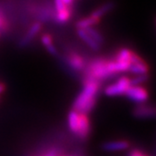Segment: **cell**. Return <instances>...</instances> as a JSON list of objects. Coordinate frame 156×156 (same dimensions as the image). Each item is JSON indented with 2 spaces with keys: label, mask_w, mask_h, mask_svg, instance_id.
<instances>
[{
  "label": "cell",
  "mask_w": 156,
  "mask_h": 156,
  "mask_svg": "<svg viewBox=\"0 0 156 156\" xmlns=\"http://www.w3.org/2000/svg\"><path fill=\"white\" fill-rule=\"evenodd\" d=\"M77 35L85 44H87V45L89 46L90 49H92L95 51H98L101 49V45L98 43H96L95 40L92 38L84 30L77 29Z\"/></svg>",
  "instance_id": "obj_10"
},
{
  "label": "cell",
  "mask_w": 156,
  "mask_h": 156,
  "mask_svg": "<svg viewBox=\"0 0 156 156\" xmlns=\"http://www.w3.org/2000/svg\"><path fill=\"white\" fill-rule=\"evenodd\" d=\"M98 23H99L98 21H96L93 17L89 16V17H85V18L79 20L76 23V27H77V29H80V30H85V29L89 28V27H93L94 25L97 24Z\"/></svg>",
  "instance_id": "obj_15"
},
{
  "label": "cell",
  "mask_w": 156,
  "mask_h": 156,
  "mask_svg": "<svg viewBox=\"0 0 156 156\" xmlns=\"http://www.w3.org/2000/svg\"><path fill=\"white\" fill-rule=\"evenodd\" d=\"M66 62L75 71L84 70L87 65L83 57L76 52H69L66 56Z\"/></svg>",
  "instance_id": "obj_4"
},
{
  "label": "cell",
  "mask_w": 156,
  "mask_h": 156,
  "mask_svg": "<svg viewBox=\"0 0 156 156\" xmlns=\"http://www.w3.org/2000/svg\"><path fill=\"white\" fill-rule=\"evenodd\" d=\"M56 10V19L60 23L67 22L71 16L70 8H69L62 0H55Z\"/></svg>",
  "instance_id": "obj_6"
},
{
  "label": "cell",
  "mask_w": 156,
  "mask_h": 156,
  "mask_svg": "<svg viewBox=\"0 0 156 156\" xmlns=\"http://www.w3.org/2000/svg\"><path fill=\"white\" fill-rule=\"evenodd\" d=\"M143 154H144L140 150H139V149H134V150L130 152L129 156H143Z\"/></svg>",
  "instance_id": "obj_20"
},
{
  "label": "cell",
  "mask_w": 156,
  "mask_h": 156,
  "mask_svg": "<svg viewBox=\"0 0 156 156\" xmlns=\"http://www.w3.org/2000/svg\"><path fill=\"white\" fill-rule=\"evenodd\" d=\"M143 156H148V155H147V154H143Z\"/></svg>",
  "instance_id": "obj_23"
},
{
  "label": "cell",
  "mask_w": 156,
  "mask_h": 156,
  "mask_svg": "<svg viewBox=\"0 0 156 156\" xmlns=\"http://www.w3.org/2000/svg\"><path fill=\"white\" fill-rule=\"evenodd\" d=\"M7 28V24H6L5 21L4 19V17H2V16L0 15V34L3 30H5Z\"/></svg>",
  "instance_id": "obj_19"
},
{
  "label": "cell",
  "mask_w": 156,
  "mask_h": 156,
  "mask_svg": "<svg viewBox=\"0 0 156 156\" xmlns=\"http://www.w3.org/2000/svg\"><path fill=\"white\" fill-rule=\"evenodd\" d=\"M125 95L128 99L140 104H142L148 99V92L141 85L130 86L127 90V92L125 93Z\"/></svg>",
  "instance_id": "obj_3"
},
{
  "label": "cell",
  "mask_w": 156,
  "mask_h": 156,
  "mask_svg": "<svg viewBox=\"0 0 156 156\" xmlns=\"http://www.w3.org/2000/svg\"><path fill=\"white\" fill-rule=\"evenodd\" d=\"M41 29H42V25L39 23H36L32 24V26L29 29L27 34L19 42V46L24 47V46L28 45L31 42V40L38 34L39 31L41 30Z\"/></svg>",
  "instance_id": "obj_9"
},
{
  "label": "cell",
  "mask_w": 156,
  "mask_h": 156,
  "mask_svg": "<svg viewBox=\"0 0 156 156\" xmlns=\"http://www.w3.org/2000/svg\"><path fill=\"white\" fill-rule=\"evenodd\" d=\"M58 156H74V155H58Z\"/></svg>",
  "instance_id": "obj_22"
},
{
  "label": "cell",
  "mask_w": 156,
  "mask_h": 156,
  "mask_svg": "<svg viewBox=\"0 0 156 156\" xmlns=\"http://www.w3.org/2000/svg\"><path fill=\"white\" fill-rule=\"evenodd\" d=\"M90 132V122L88 115L86 114L79 113L77 130L76 135L81 140L87 139Z\"/></svg>",
  "instance_id": "obj_5"
},
{
  "label": "cell",
  "mask_w": 156,
  "mask_h": 156,
  "mask_svg": "<svg viewBox=\"0 0 156 156\" xmlns=\"http://www.w3.org/2000/svg\"><path fill=\"white\" fill-rule=\"evenodd\" d=\"M41 40H42L43 44L46 47L47 50L50 52L51 55H53V56H56L57 55V50L55 47V45L53 44L52 37H51V36H50V34H44L42 36Z\"/></svg>",
  "instance_id": "obj_14"
},
{
  "label": "cell",
  "mask_w": 156,
  "mask_h": 156,
  "mask_svg": "<svg viewBox=\"0 0 156 156\" xmlns=\"http://www.w3.org/2000/svg\"><path fill=\"white\" fill-rule=\"evenodd\" d=\"M148 79L147 75H137L135 77L130 79V84L131 86H139L141 83H145Z\"/></svg>",
  "instance_id": "obj_17"
},
{
  "label": "cell",
  "mask_w": 156,
  "mask_h": 156,
  "mask_svg": "<svg viewBox=\"0 0 156 156\" xmlns=\"http://www.w3.org/2000/svg\"><path fill=\"white\" fill-rule=\"evenodd\" d=\"M130 147V143L125 140H113L108 141L102 145V148L104 150L113 152V151L125 150Z\"/></svg>",
  "instance_id": "obj_8"
},
{
  "label": "cell",
  "mask_w": 156,
  "mask_h": 156,
  "mask_svg": "<svg viewBox=\"0 0 156 156\" xmlns=\"http://www.w3.org/2000/svg\"><path fill=\"white\" fill-rule=\"evenodd\" d=\"M114 8V3L112 2H109V3H107L105 5H101V7H99L98 9H96L91 15L90 17H92L94 19H95L96 21L100 22L101 17L102 16H104L106 13H108L109 11H111L112 9Z\"/></svg>",
  "instance_id": "obj_12"
},
{
  "label": "cell",
  "mask_w": 156,
  "mask_h": 156,
  "mask_svg": "<svg viewBox=\"0 0 156 156\" xmlns=\"http://www.w3.org/2000/svg\"><path fill=\"white\" fill-rule=\"evenodd\" d=\"M132 54H133L132 50L127 49V48H123V49H121L117 52L114 60L116 62H127V63L131 64Z\"/></svg>",
  "instance_id": "obj_13"
},
{
  "label": "cell",
  "mask_w": 156,
  "mask_h": 156,
  "mask_svg": "<svg viewBox=\"0 0 156 156\" xmlns=\"http://www.w3.org/2000/svg\"><path fill=\"white\" fill-rule=\"evenodd\" d=\"M131 86L130 78L127 76H122L119 78L115 83L108 85L104 90L105 95L108 96H117V95H125L128 88Z\"/></svg>",
  "instance_id": "obj_2"
},
{
  "label": "cell",
  "mask_w": 156,
  "mask_h": 156,
  "mask_svg": "<svg viewBox=\"0 0 156 156\" xmlns=\"http://www.w3.org/2000/svg\"><path fill=\"white\" fill-rule=\"evenodd\" d=\"M84 30L89 34V36L94 39L96 43H98L100 45L101 44H103L104 38H103L102 35H101L97 30H95V29H94L93 27H89V28L85 29Z\"/></svg>",
  "instance_id": "obj_16"
},
{
  "label": "cell",
  "mask_w": 156,
  "mask_h": 156,
  "mask_svg": "<svg viewBox=\"0 0 156 156\" xmlns=\"http://www.w3.org/2000/svg\"><path fill=\"white\" fill-rule=\"evenodd\" d=\"M59 155V149L57 148H50L42 156H58Z\"/></svg>",
  "instance_id": "obj_18"
},
{
  "label": "cell",
  "mask_w": 156,
  "mask_h": 156,
  "mask_svg": "<svg viewBox=\"0 0 156 156\" xmlns=\"http://www.w3.org/2000/svg\"><path fill=\"white\" fill-rule=\"evenodd\" d=\"M128 71L135 75H147L149 71V67L142 59L138 62L132 63L128 69Z\"/></svg>",
  "instance_id": "obj_11"
},
{
  "label": "cell",
  "mask_w": 156,
  "mask_h": 156,
  "mask_svg": "<svg viewBox=\"0 0 156 156\" xmlns=\"http://www.w3.org/2000/svg\"><path fill=\"white\" fill-rule=\"evenodd\" d=\"M5 84H3L0 83V94H2V93L5 91Z\"/></svg>",
  "instance_id": "obj_21"
},
{
  "label": "cell",
  "mask_w": 156,
  "mask_h": 156,
  "mask_svg": "<svg viewBox=\"0 0 156 156\" xmlns=\"http://www.w3.org/2000/svg\"><path fill=\"white\" fill-rule=\"evenodd\" d=\"M101 89V83L94 80H84L83 88L73 103V110L88 114L94 108L97 95Z\"/></svg>",
  "instance_id": "obj_1"
},
{
  "label": "cell",
  "mask_w": 156,
  "mask_h": 156,
  "mask_svg": "<svg viewBox=\"0 0 156 156\" xmlns=\"http://www.w3.org/2000/svg\"><path fill=\"white\" fill-rule=\"evenodd\" d=\"M133 115L137 118H151L154 116L155 110L154 108L150 105L146 104H140L135 107L133 111Z\"/></svg>",
  "instance_id": "obj_7"
}]
</instances>
